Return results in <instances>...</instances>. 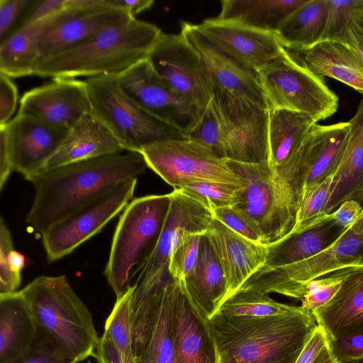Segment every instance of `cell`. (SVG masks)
I'll use <instances>...</instances> for the list:
<instances>
[{
	"label": "cell",
	"mask_w": 363,
	"mask_h": 363,
	"mask_svg": "<svg viewBox=\"0 0 363 363\" xmlns=\"http://www.w3.org/2000/svg\"><path fill=\"white\" fill-rule=\"evenodd\" d=\"M103 336L113 344L124 359L133 362L130 290L123 297L116 299V303L106 320Z\"/></svg>",
	"instance_id": "cell-36"
},
{
	"label": "cell",
	"mask_w": 363,
	"mask_h": 363,
	"mask_svg": "<svg viewBox=\"0 0 363 363\" xmlns=\"http://www.w3.org/2000/svg\"><path fill=\"white\" fill-rule=\"evenodd\" d=\"M18 113L70 129L90 113L85 81L53 78L52 82L26 92Z\"/></svg>",
	"instance_id": "cell-18"
},
{
	"label": "cell",
	"mask_w": 363,
	"mask_h": 363,
	"mask_svg": "<svg viewBox=\"0 0 363 363\" xmlns=\"http://www.w3.org/2000/svg\"><path fill=\"white\" fill-rule=\"evenodd\" d=\"M207 325L216 363H296L318 325L312 312L303 308L267 317L216 312Z\"/></svg>",
	"instance_id": "cell-3"
},
{
	"label": "cell",
	"mask_w": 363,
	"mask_h": 363,
	"mask_svg": "<svg viewBox=\"0 0 363 363\" xmlns=\"http://www.w3.org/2000/svg\"><path fill=\"white\" fill-rule=\"evenodd\" d=\"M350 18L357 25L363 29V8L354 11Z\"/></svg>",
	"instance_id": "cell-55"
},
{
	"label": "cell",
	"mask_w": 363,
	"mask_h": 363,
	"mask_svg": "<svg viewBox=\"0 0 363 363\" xmlns=\"http://www.w3.org/2000/svg\"><path fill=\"white\" fill-rule=\"evenodd\" d=\"M186 136L188 139L210 148L218 157L225 160L221 122L213 99Z\"/></svg>",
	"instance_id": "cell-41"
},
{
	"label": "cell",
	"mask_w": 363,
	"mask_h": 363,
	"mask_svg": "<svg viewBox=\"0 0 363 363\" xmlns=\"http://www.w3.org/2000/svg\"><path fill=\"white\" fill-rule=\"evenodd\" d=\"M362 264L363 213L328 248L296 263L260 268L239 289L275 293L301 300L311 281L345 267Z\"/></svg>",
	"instance_id": "cell-8"
},
{
	"label": "cell",
	"mask_w": 363,
	"mask_h": 363,
	"mask_svg": "<svg viewBox=\"0 0 363 363\" xmlns=\"http://www.w3.org/2000/svg\"><path fill=\"white\" fill-rule=\"evenodd\" d=\"M354 266L338 269L325 277L308 282L301 298V306L313 312L328 303L337 294Z\"/></svg>",
	"instance_id": "cell-42"
},
{
	"label": "cell",
	"mask_w": 363,
	"mask_h": 363,
	"mask_svg": "<svg viewBox=\"0 0 363 363\" xmlns=\"http://www.w3.org/2000/svg\"><path fill=\"white\" fill-rule=\"evenodd\" d=\"M140 153L147 167L174 189H182L194 182L245 186L226 160L188 138L157 143L147 146Z\"/></svg>",
	"instance_id": "cell-11"
},
{
	"label": "cell",
	"mask_w": 363,
	"mask_h": 363,
	"mask_svg": "<svg viewBox=\"0 0 363 363\" xmlns=\"http://www.w3.org/2000/svg\"><path fill=\"white\" fill-rule=\"evenodd\" d=\"M349 129L348 122L313 125L307 135L309 169L303 192L335 174L344 154Z\"/></svg>",
	"instance_id": "cell-30"
},
{
	"label": "cell",
	"mask_w": 363,
	"mask_h": 363,
	"mask_svg": "<svg viewBox=\"0 0 363 363\" xmlns=\"http://www.w3.org/2000/svg\"><path fill=\"white\" fill-rule=\"evenodd\" d=\"M162 33L156 25L133 18L109 27L74 48L39 60L33 74L52 79L118 75L147 59Z\"/></svg>",
	"instance_id": "cell-4"
},
{
	"label": "cell",
	"mask_w": 363,
	"mask_h": 363,
	"mask_svg": "<svg viewBox=\"0 0 363 363\" xmlns=\"http://www.w3.org/2000/svg\"><path fill=\"white\" fill-rule=\"evenodd\" d=\"M331 40L342 43L363 60V29L351 18Z\"/></svg>",
	"instance_id": "cell-51"
},
{
	"label": "cell",
	"mask_w": 363,
	"mask_h": 363,
	"mask_svg": "<svg viewBox=\"0 0 363 363\" xmlns=\"http://www.w3.org/2000/svg\"><path fill=\"white\" fill-rule=\"evenodd\" d=\"M301 309V306L277 302L264 292L238 289L223 303L217 312L231 316L267 317L291 313Z\"/></svg>",
	"instance_id": "cell-35"
},
{
	"label": "cell",
	"mask_w": 363,
	"mask_h": 363,
	"mask_svg": "<svg viewBox=\"0 0 363 363\" xmlns=\"http://www.w3.org/2000/svg\"><path fill=\"white\" fill-rule=\"evenodd\" d=\"M359 202H360L363 205V191H362V195L360 196Z\"/></svg>",
	"instance_id": "cell-56"
},
{
	"label": "cell",
	"mask_w": 363,
	"mask_h": 363,
	"mask_svg": "<svg viewBox=\"0 0 363 363\" xmlns=\"http://www.w3.org/2000/svg\"><path fill=\"white\" fill-rule=\"evenodd\" d=\"M206 235L225 277L226 300L264 264L268 246L244 238L214 218Z\"/></svg>",
	"instance_id": "cell-21"
},
{
	"label": "cell",
	"mask_w": 363,
	"mask_h": 363,
	"mask_svg": "<svg viewBox=\"0 0 363 363\" xmlns=\"http://www.w3.org/2000/svg\"><path fill=\"white\" fill-rule=\"evenodd\" d=\"M131 19L108 0H67L66 7L51 17L39 37V60L74 48Z\"/></svg>",
	"instance_id": "cell-14"
},
{
	"label": "cell",
	"mask_w": 363,
	"mask_h": 363,
	"mask_svg": "<svg viewBox=\"0 0 363 363\" xmlns=\"http://www.w3.org/2000/svg\"><path fill=\"white\" fill-rule=\"evenodd\" d=\"M147 167L140 152L106 155L45 169L28 180L34 187L26 223L41 235L52 225Z\"/></svg>",
	"instance_id": "cell-1"
},
{
	"label": "cell",
	"mask_w": 363,
	"mask_h": 363,
	"mask_svg": "<svg viewBox=\"0 0 363 363\" xmlns=\"http://www.w3.org/2000/svg\"><path fill=\"white\" fill-rule=\"evenodd\" d=\"M117 77L121 89L140 107L186 135L202 116L155 72L147 58Z\"/></svg>",
	"instance_id": "cell-16"
},
{
	"label": "cell",
	"mask_w": 363,
	"mask_h": 363,
	"mask_svg": "<svg viewBox=\"0 0 363 363\" xmlns=\"http://www.w3.org/2000/svg\"><path fill=\"white\" fill-rule=\"evenodd\" d=\"M363 8V0H328V14L322 40L335 38L351 18L352 13Z\"/></svg>",
	"instance_id": "cell-44"
},
{
	"label": "cell",
	"mask_w": 363,
	"mask_h": 363,
	"mask_svg": "<svg viewBox=\"0 0 363 363\" xmlns=\"http://www.w3.org/2000/svg\"><path fill=\"white\" fill-rule=\"evenodd\" d=\"M113 6L125 11L132 18L141 12L149 9L154 4L153 0H108Z\"/></svg>",
	"instance_id": "cell-53"
},
{
	"label": "cell",
	"mask_w": 363,
	"mask_h": 363,
	"mask_svg": "<svg viewBox=\"0 0 363 363\" xmlns=\"http://www.w3.org/2000/svg\"><path fill=\"white\" fill-rule=\"evenodd\" d=\"M18 90L11 77L0 72V125L9 123L16 111Z\"/></svg>",
	"instance_id": "cell-48"
},
{
	"label": "cell",
	"mask_w": 363,
	"mask_h": 363,
	"mask_svg": "<svg viewBox=\"0 0 363 363\" xmlns=\"http://www.w3.org/2000/svg\"><path fill=\"white\" fill-rule=\"evenodd\" d=\"M66 2L67 0H37L18 28L55 16L66 7Z\"/></svg>",
	"instance_id": "cell-50"
},
{
	"label": "cell",
	"mask_w": 363,
	"mask_h": 363,
	"mask_svg": "<svg viewBox=\"0 0 363 363\" xmlns=\"http://www.w3.org/2000/svg\"><path fill=\"white\" fill-rule=\"evenodd\" d=\"M171 203V194L147 195L132 200L116 228L104 275L116 299L131 288L154 250Z\"/></svg>",
	"instance_id": "cell-6"
},
{
	"label": "cell",
	"mask_w": 363,
	"mask_h": 363,
	"mask_svg": "<svg viewBox=\"0 0 363 363\" xmlns=\"http://www.w3.org/2000/svg\"><path fill=\"white\" fill-rule=\"evenodd\" d=\"M213 216L214 218L238 234L254 242L265 245L257 225L249 217L234 206L216 208L213 211Z\"/></svg>",
	"instance_id": "cell-43"
},
{
	"label": "cell",
	"mask_w": 363,
	"mask_h": 363,
	"mask_svg": "<svg viewBox=\"0 0 363 363\" xmlns=\"http://www.w3.org/2000/svg\"><path fill=\"white\" fill-rule=\"evenodd\" d=\"M11 363H76L60 353L50 343L38 335L32 347Z\"/></svg>",
	"instance_id": "cell-47"
},
{
	"label": "cell",
	"mask_w": 363,
	"mask_h": 363,
	"mask_svg": "<svg viewBox=\"0 0 363 363\" xmlns=\"http://www.w3.org/2000/svg\"><path fill=\"white\" fill-rule=\"evenodd\" d=\"M13 171L11 156L6 143V137L2 130H0V189L9 179L11 172Z\"/></svg>",
	"instance_id": "cell-54"
},
{
	"label": "cell",
	"mask_w": 363,
	"mask_h": 363,
	"mask_svg": "<svg viewBox=\"0 0 363 363\" xmlns=\"http://www.w3.org/2000/svg\"><path fill=\"white\" fill-rule=\"evenodd\" d=\"M329 347L337 363L363 359V328L328 339Z\"/></svg>",
	"instance_id": "cell-46"
},
{
	"label": "cell",
	"mask_w": 363,
	"mask_h": 363,
	"mask_svg": "<svg viewBox=\"0 0 363 363\" xmlns=\"http://www.w3.org/2000/svg\"><path fill=\"white\" fill-rule=\"evenodd\" d=\"M197 26L211 42L255 72L284 52V48L273 33L217 18L206 19Z\"/></svg>",
	"instance_id": "cell-20"
},
{
	"label": "cell",
	"mask_w": 363,
	"mask_h": 363,
	"mask_svg": "<svg viewBox=\"0 0 363 363\" xmlns=\"http://www.w3.org/2000/svg\"><path fill=\"white\" fill-rule=\"evenodd\" d=\"M348 123L347 141L340 163L333 175L325 215L333 212L345 201L354 199L359 201L363 191V99Z\"/></svg>",
	"instance_id": "cell-28"
},
{
	"label": "cell",
	"mask_w": 363,
	"mask_h": 363,
	"mask_svg": "<svg viewBox=\"0 0 363 363\" xmlns=\"http://www.w3.org/2000/svg\"><path fill=\"white\" fill-rule=\"evenodd\" d=\"M286 50L318 76L333 78L363 95V60L342 43L325 40L308 48Z\"/></svg>",
	"instance_id": "cell-26"
},
{
	"label": "cell",
	"mask_w": 363,
	"mask_h": 363,
	"mask_svg": "<svg viewBox=\"0 0 363 363\" xmlns=\"http://www.w3.org/2000/svg\"><path fill=\"white\" fill-rule=\"evenodd\" d=\"M179 281L171 275L160 287L130 289L134 363H174L173 310Z\"/></svg>",
	"instance_id": "cell-10"
},
{
	"label": "cell",
	"mask_w": 363,
	"mask_h": 363,
	"mask_svg": "<svg viewBox=\"0 0 363 363\" xmlns=\"http://www.w3.org/2000/svg\"><path fill=\"white\" fill-rule=\"evenodd\" d=\"M37 0H0V43L20 25Z\"/></svg>",
	"instance_id": "cell-45"
},
{
	"label": "cell",
	"mask_w": 363,
	"mask_h": 363,
	"mask_svg": "<svg viewBox=\"0 0 363 363\" xmlns=\"http://www.w3.org/2000/svg\"><path fill=\"white\" fill-rule=\"evenodd\" d=\"M21 291L41 338L76 363L93 357L100 337L91 312L66 276H39Z\"/></svg>",
	"instance_id": "cell-5"
},
{
	"label": "cell",
	"mask_w": 363,
	"mask_h": 363,
	"mask_svg": "<svg viewBox=\"0 0 363 363\" xmlns=\"http://www.w3.org/2000/svg\"><path fill=\"white\" fill-rule=\"evenodd\" d=\"M27 264L26 257L15 250L9 229L0 219V294L17 291L21 283V270Z\"/></svg>",
	"instance_id": "cell-37"
},
{
	"label": "cell",
	"mask_w": 363,
	"mask_h": 363,
	"mask_svg": "<svg viewBox=\"0 0 363 363\" xmlns=\"http://www.w3.org/2000/svg\"><path fill=\"white\" fill-rule=\"evenodd\" d=\"M173 342L174 363H216L207 322L195 312L179 281L173 310Z\"/></svg>",
	"instance_id": "cell-23"
},
{
	"label": "cell",
	"mask_w": 363,
	"mask_h": 363,
	"mask_svg": "<svg viewBox=\"0 0 363 363\" xmlns=\"http://www.w3.org/2000/svg\"><path fill=\"white\" fill-rule=\"evenodd\" d=\"M257 73L269 111L304 113L317 123L337 110L338 97L328 88L324 77L314 74L284 48L279 58Z\"/></svg>",
	"instance_id": "cell-9"
},
{
	"label": "cell",
	"mask_w": 363,
	"mask_h": 363,
	"mask_svg": "<svg viewBox=\"0 0 363 363\" xmlns=\"http://www.w3.org/2000/svg\"><path fill=\"white\" fill-rule=\"evenodd\" d=\"M180 283L192 308L206 322L225 301V277L206 233L201 236L199 257L193 271Z\"/></svg>",
	"instance_id": "cell-22"
},
{
	"label": "cell",
	"mask_w": 363,
	"mask_h": 363,
	"mask_svg": "<svg viewBox=\"0 0 363 363\" xmlns=\"http://www.w3.org/2000/svg\"><path fill=\"white\" fill-rule=\"evenodd\" d=\"M243 188L211 182H194L179 189L213 213L216 208L235 206Z\"/></svg>",
	"instance_id": "cell-39"
},
{
	"label": "cell",
	"mask_w": 363,
	"mask_h": 363,
	"mask_svg": "<svg viewBox=\"0 0 363 363\" xmlns=\"http://www.w3.org/2000/svg\"><path fill=\"white\" fill-rule=\"evenodd\" d=\"M307 0H222L218 19L275 34L284 21Z\"/></svg>",
	"instance_id": "cell-31"
},
{
	"label": "cell",
	"mask_w": 363,
	"mask_h": 363,
	"mask_svg": "<svg viewBox=\"0 0 363 363\" xmlns=\"http://www.w3.org/2000/svg\"><path fill=\"white\" fill-rule=\"evenodd\" d=\"M137 182V178H131L118 183L50 226L42 234L48 261L69 255L101 231L130 202Z\"/></svg>",
	"instance_id": "cell-13"
},
{
	"label": "cell",
	"mask_w": 363,
	"mask_h": 363,
	"mask_svg": "<svg viewBox=\"0 0 363 363\" xmlns=\"http://www.w3.org/2000/svg\"><path fill=\"white\" fill-rule=\"evenodd\" d=\"M123 151V147L113 134L89 115L70 128L63 143L43 170Z\"/></svg>",
	"instance_id": "cell-25"
},
{
	"label": "cell",
	"mask_w": 363,
	"mask_h": 363,
	"mask_svg": "<svg viewBox=\"0 0 363 363\" xmlns=\"http://www.w3.org/2000/svg\"><path fill=\"white\" fill-rule=\"evenodd\" d=\"M333 175L326 178L309 191L303 192L296 225L290 235L308 228L325 216V209L331 194Z\"/></svg>",
	"instance_id": "cell-40"
},
{
	"label": "cell",
	"mask_w": 363,
	"mask_h": 363,
	"mask_svg": "<svg viewBox=\"0 0 363 363\" xmlns=\"http://www.w3.org/2000/svg\"><path fill=\"white\" fill-rule=\"evenodd\" d=\"M37 337V326L21 291L0 294V363L22 357Z\"/></svg>",
	"instance_id": "cell-27"
},
{
	"label": "cell",
	"mask_w": 363,
	"mask_h": 363,
	"mask_svg": "<svg viewBox=\"0 0 363 363\" xmlns=\"http://www.w3.org/2000/svg\"><path fill=\"white\" fill-rule=\"evenodd\" d=\"M147 60L172 89L203 113L214 86L199 55L180 33H162Z\"/></svg>",
	"instance_id": "cell-15"
},
{
	"label": "cell",
	"mask_w": 363,
	"mask_h": 363,
	"mask_svg": "<svg viewBox=\"0 0 363 363\" xmlns=\"http://www.w3.org/2000/svg\"><path fill=\"white\" fill-rule=\"evenodd\" d=\"M327 14L328 0H307L289 16L275 35L286 49L310 48L322 40Z\"/></svg>",
	"instance_id": "cell-32"
},
{
	"label": "cell",
	"mask_w": 363,
	"mask_h": 363,
	"mask_svg": "<svg viewBox=\"0 0 363 363\" xmlns=\"http://www.w3.org/2000/svg\"><path fill=\"white\" fill-rule=\"evenodd\" d=\"M227 162L245 183L234 207L254 222L264 244L269 246L288 237L296 225L308 174L306 137L297 150L277 167L269 163Z\"/></svg>",
	"instance_id": "cell-2"
},
{
	"label": "cell",
	"mask_w": 363,
	"mask_h": 363,
	"mask_svg": "<svg viewBox=\"0 0 363 363\" xmlns=\"http://www.w3.org/2000/svg\"><path fill=\"white\" fill-rule=\"evenodd\" d=\"M180 33L199 55L213 86L268 108L257 72L211 42L196 24L182 22Z\"/></svg>",
	"instance_id": "cell-19"
},
{
	"label": "cell",
	"mask_w": 363,
	"mask_h": 363,
	"mask_svg": "<svg viewBox=\"0 0 363 363\" xmlns=\"http://www.w3.org/2000/svg\"><path fill=\"white\" fill-rule=\"evenodd\" d=\"M328 345V337L324 329L318 325L296 363H315Z\"/></svg>",
	"instance_id": "cell-49"
},
{
	"label": "cell",
	"mask_w": 363,
	"mask_h": 363,
	"mask_svg": "<svg viewBox=\"0 0 363 363\" xmlns=\"http://www.w3.org/2000/svg\"><path fill=\"white\" fill-rule=\"evenodd\" d=\"M328 339L363 328V264L354 266L335 296L312 312Z\"/></svg>",
	"instance_id": "cell-24"
},
{
	"label": "cell",
	"mask_w": 363,
	"mask_h": 363,
	"mask_svg": "<svg viewBox=\"0 0 363 363\" xmlns=\"http://www.w3.org/2000/svg\"><path fill=\"white\" fill-rule=\"evenodd\" d=\"M213 91L225 160L245 164L269 163V108L215 86Z\"/></svg>",
	"instance_id": "cell-12"
},
{
	"label": "cell",
	"mask_w": 363,
	"mask_h": 363,
	"mask_svg": "<svg viewBox=\"0 0 363 363\" xmlns=\"http://www.w3.org/2000/svg\"><path fill=\"white\" fill-rule=\"evenodd\" d=\"M0 130L6 137L13 171L28 180L44 169L70 129L18 113L9 123L0 125Z\"/></svg>",
	"instance_id": "cell-17"
},
{
	"label": "cell",
	"mask_w": 363,
	"mask_h": 363,
	"mask_svg": "<svg viewBox=\"0 0 363 363\" xmlns=\"http://www.w3.org/2000/svg\"><path fill=\"white\" fill-rule=\"evenodd\" d=\"M89 116L100 122L127 152H140L150 145L186 139L181 130L150 114L121 89L117 75L85 80Z\"/></svg>",
	"instance_id": "cell-7"
},
{
	"label": "cell",
	"mask_w": 363,
	"mask_h": 363,
	"mask_svg": "<svg viewBox=\"0 0 363 363\" xmlns=\"http://www.w3.org/2000/svg\"><path fill=\"white\" fill-rule=\"evenodd\" d=\"M316 122L310 116L289 110L269 111V164L281 165L300 147Z\"/></svg>",
	"instance_id": "cell-33"
},
{
	"label": "cell",
	"mask_w": 363,
	"mask_h": 363,
	"mask_svg": "<svg viewBox=\"0 0 363 363\" xmlns=\"http://www.w3.org/2000/svg\"><path fill=\"white\" fill-rule=\"evenodd\" d=\"M346 230L327 214L308 228L268 246L266 262L261 268L281 267L307 259L330 247Z\"/></svg>",
	"instance_id": "cell-29"
},
{
	"label": "cell",
	"mask_w": 363,
	"mask_h": 363,
	"mask_svg": "<svg viewBox=\"0 0 363 363\" xmlns=\"http://www.w3.org/2000/svg\"><path fill=\"white\" fill-rule=\"evenodd\" d=\"M50 18L23 25L0 43V72L11 78L33 74L39 37Z\"/></svg>",
	"instance_id": "cell-34"
},
{
	"label": "cell",
	"mask_w": 363,
	"mask_h": 363,
	"mask_svg": "<svg viewBox=\"0 0 363 363\" xmlns=\"http://www.w3.org/2000/svg\"><path fill=\"white\" fill-rule=\"evenodd\" d=\"M350 363H362V360H359V361H354V362H352Z\"/></svg>",
	"instance_id": "cell-57"
},
{
	"label": "cell",
	"mask_w": 363,
	"mask_h": 363,
	"mask_svg": "<svg viewBox=\"0 0 363 363\" xmlns=\"http://www.w3.org/2000/svg\"><path fill=\"white\" fill-rule=\"evenodd\" d=\"M203 234L189 230H182L179 234L169 259V272L172 277L183 281L193 271Z\"/></svg>",
	"instance_id": "cell-38"
},
{
	"label": "cell",
	"mask_w": 363,
	"mask_h": 363,
	"mask_svg": "<svg viewBox=\"0 0 363 363\" xmlns=\"http://www.w3.org/2000/svg\"><path fill=\"white\" fill-rule=\"evenodd\" d=\"M363 213V205L354 199L342 203L329 214L330 218L342 228L347 230Z\"/></svg>",
	"instance_id": "cell-52"
}]
</instances>
